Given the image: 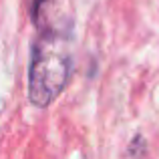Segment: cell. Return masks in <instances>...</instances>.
<instances>
[{
  "mask_svg": "<svg viewBox=\"0 0 159 159\" xmlns=\"http://www.w3.org/2000/svg\"><path fill=\"white\" fill-rule=\"evenodd\" d=\"M70 58L69 30L43 28L28 66V101L34 107H48L65 91L70 77Z\"/></svg>",
  "mask_w": 159,
  "mask_h": 159,
  "instance_id": "obj_1",
  "label": "cell"
},
{
  "mask_svg": "<svg viewBox=\"0 0 159 159\" xmlns=\"http://www.w3.org/2000/svg\"><path fill=\"white\" fill-rule=\"evenodd\" d=\"M54 2H57V0H32L30 2V18L36 26H40V22L44 20L48 8H51Z\"/></svg>",
  "mask_w": 159,
  "mask_h": 159,
  "instance_id": "obj_2",
  "label": "cell"
}]
</instances>
